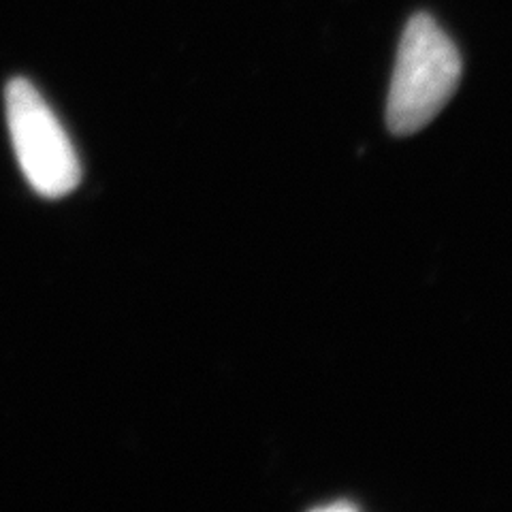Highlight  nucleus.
<instances>
[{
	"label": "nucleus",
	"instance_id": "nucleus-2",
	"mask_svg": "<svg viewBox=\"0 0 512 512\" xmlns=\"http://www.w3.org/2000/svg\"><path fill=\"white\" fill-rule=\"evenodd\" d=\"M7 124L28 184L45 199H60L82 182V165L69 135L28 79H11L5 90Z\"/></svg>",
	"mask_w": 512,
	"mask_h": 512
},
{
	"label": "nucleus",
	"instance_id": "nucleus-1",
	"mask_svg": "<svg viewBox=\"0 0 512 512\" xmlns=\"http://www.w3.org/2000/svg\"><path fill=\"white\" fill-rule=\"evenodd\" d=\"M455 43L431 15L410 18L399 41L387 99L393 135H412L434 120L455 94L463 73Z\"/></svg>",
	"mask_w": 512,
	"mask_h": 512
},
{
	"label": "nucleus",
	"instance_id": "nucleus-3",
	"mask_svg": "<svg viewBox=\"0 0 512 512\" xmlns=\"http://www.w3.org/2000/svg\"><path fill=\"white\" fill-rule=\"evenodd\" d=\"M359 506L357 504H352V502H346V500H338V502H333V504H323V506H318L316 510H323V512H333V510H357Z\"/></svg>",
	"mask_w": 512,
	"mask_h": 512
}]
</instances>
